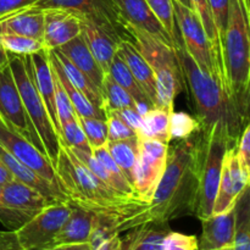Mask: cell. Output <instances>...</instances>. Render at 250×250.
I'll list each match as a JSON object with an SVG mask.
<instances>
[{"mask_svg": "<svg viewBox=\"0 0 250 250\" xmlns=\"http://www.w3.org/2000/svg\"><path fill=\"white\" fill-rule=\"evenodd\" d=\"M117 54L126 62L127 67L131 71L132 76L137 81L139 87L142 88L144 94L148 97L151 104L156 107L155 76H154L153 70L148 65L146 59L139 54L136 46L128 39L119 41V43H117Z\"/></svg>", "mask_w": 250, "mask_h": 250, "instance_id": "22", "label": "cell"}, {"mask_svg": "<svg viewBox=\"0 0 250 250\" xmlns=\"http://www.w3.org/2000/svg\"><path fill=\"white\" fill-rule=\"evenodd\" d=\"M190 4H192V9L194 10L195 14L198 15V17H199L200 21H202L203 27H204L205 29V33H207L208 38H209L215 53L217 54V56H219L220 60H221L222 62L221 43H220L219 36H217L216 28H215V23L214 21H212V16L211 12H210L209 5H208V1L207 0H190Z\"/></svg>", "mask_w": 250, "mask_h": 250, "instance_id": "39", "label": "cell"}, {"mask_svg": "<svg viewBox=\"0 0 250 250\" xmlns=\"http://www.w3.org/2000/svg\"><path fill=\"white\" fill-rule=\"evenodd\" d=\"M0 160L4 163V165L6 166L10 170V172L12 173L15 180L20 181L23 185L29 186L33 189L38 190L41 194H43L44 197L48 199L49 203L54 202H65L67 200V195L65 194L61 188L56 187V186L51 185L50 182L43 178L42 176H39L38 173L34 172L33 170L26 166L24 164H22L21 161L17 160L15 156H12L6 149L2 148L0 146Z\"/></svg>", "mask_w": 250, "mask_h": 250, "instance_id": "21", "label": "cell"}, {"mask_svg": "<svg viewBox=\"0 0 250 250\" xmlns=\"http://www.w3.org/2000/svg\"><path fill=\"white\" fill-rule=\"evenodd\" d=\"M172 5L176 26L185 49L200 70L219 80L227 88L224 66L215 53L198 15L194 10L185 6L177 0H172Z\"/></svg>", "mask_w": 250, "mask_h": 250, "instance_id": "7", "label": "cell"}, {"mask_svg": "<svg viewBox=\"0 0 250 250\" xmlns=\"http://www.w3.org/2000/svg\"><path fill=\"white\" fill-rule=\"evenodd\" d=\"M207 138L205 155L200 172L199 200L195 216L199 220L208 219L212 215L215 198L221 178L222 165H224L225 154L232 148L229 139L220 131H212Z\"/></svg>", "mask_w": 250, "mask_h": 250, "instance_id": "8", "label": "cell"}, {"mask_svg": "<svg viewBox=\"0 0 250 250\" xmlns=\"http://www.w3.org/2000/svg\"><path fill=\"white\" fill-rule=\"evenodd\" d=\"M94 250H122V237L121 234L115 236L107 241L103 242Z\"/></svg>", "mask_w": 250, "mask_h": 250, "instance_id": "49", "label": "cell"}, {"mask_svg": "<svg viewBox=\"0 0 250 250\" xmlns=\"http://www.w3.org/2000/svg\"><path fill=\"white\" fill-rule=\"evenodd\" d=\"M0 146L6 149L17 160L28 166L39 176L45 178L51 185L62 189L58 175H56L55 167L48 159V156L42 153L39 149H37L24 137L10 128L2 121L1 117H0Z\"/></svg>", "mask_w": 250, "mask_h": 250, "instance_id": "13", "label": "cell"}, {"mask_svg": "<svg viewBox=\"0 0 250 250\" xmlns=\"http://www.w3.org/2000/svg\"><path fill=\"white\" fill-rule=\"evenodd\" d=\"M125 26L142 29L165 43L175 45L173 39L165 29L146 0H112Z\"/></svg>", "mask_w": 250, "mask_h": 250, "instance_id": "15", "label": "cell"}, {"mask_svg": "<svg viewBox=\"0 0 250 250\" xmlns=\"http://www.w3.org/2000/svg\"><path fill=\"white\" fill-rule=\"evenodd\" d=\"M205 146L202 131L168 146L165 170L149 202L150 221L168 222L197 214Z\"/></svg>", "mask_w": 250, "mask_h": 250, "instance_id": "1", "label": "cell"}, {"mask_svg": "<svg viewBox=\"0 0 250 250\" xmlns=\"http://www.w3.org/2000/svg\"><path fill=\"white\" fill-rule=\"evenodd\" d=\"M49 50V49H48ZM49 60H50V65L53 67L54 72L58 76L59 81L62 84L63 89L67 93V97L70 99L71 104H72L73 109H75L77 116L81 117H94V119H102L106 120V114L103 109H99L95 105H93L75 85L71 84L70 81L67 80V77L65 76V73L62 72V70L59 66L58 61H56L55 56H54L53 51L49 50Z\"/></svg>", "mask_w": 250, "mask_h": 250, "instance_id": "29", "label": "cell"}, {"mask_svg": "<svg viewBox=\"0 0 250 250\" xmlns=\"http://www.w3.org/2000/svg\"><path fill=\"white\" fill-rule=\"evenodd\" d=\"M177 1L181 2V4H183L185 6L190 7V9H192V4H190V0H177Z\"/></svg>", "mask_w": 250, "mask_h": 250, "instance_id": "53", "label": "cell"}, {"mask_svg": "<svg viewBox=\"0 0 250 250\" xmlns=\"http://www.w3.org/2000/svg\"><path fill=\"white\" fill-rule=\"evenodd\" d=\"M175 49L183 82L192 97L203 134L208 136L216 129L229 139L232 146H237L249 120L238 111L229 89L219 80L198 67L183 46L182 39L175 44Z\"/></svg>", "mask_w": 250, "mask_h": 250, "instance_id": "2", "label": "cell"}, {"mask_svg": "<svg viewBox=\"0 0 250 250\" xmlns=\"http://www.w3.org/2000/svg\"><path fill=\"white\" fill-rule=\"evenodd\" d=\"M92 154L93 156L102 164L103 167L105 168L106 173L109 175L110 187H111L112 189L116 190L120 194L126 195V197H136L133 186H132L131 183L127 181V178L125 177L122 171L120 170L119 166L116 165L114 159L111 158V155H110L109 151H107L106 146H100V148L93 149Z\"/></svg>", "mask_w": 250, "mask_h": 250, "instance_id": "33", "label": "cell"}, {"mask_svg": "<svg viewBox=\"0 0 250 250\" xmlns=\"http://www.w3.org/2000/svg\"><path fill=\"white\" fill-rule=\"evenodd\" d=\"M195 236L170 231L164 239V250H199V243Z\"/></svg>", "mask_w": 250, "mask_h": 250, "instance_id": "43", "label": "cell"}, {"mask_svg": "<svg viewBox=\"0 0 250 250\" xmlns=\"http://www.w3.org/2000/svg\"><path fill=\"white\" fill-rule=\"evenodd\" d=\"M170 231L168 222H146L127 231L122 250H164V239Z\"/></svg>", "mask_w": 250, "mask_h": 250, "instance_id": "25", "label": "cell"}, {"mask_svg": "<svg viewBox=\"0 0 250 250\" xmlns=\"http://www.w3.org/2000/svg\"><path fill=\"white\" fill-rule=\"evenodd\" d=\"M249 187L243 190L234 205L236 225L232 250H250V199Z\"/></svg>", "mask_w": 250, "mask_h": 250, "instance_id": "31", "label": "cell"}, {"mask_svg": "<svg viewBox=\"0 0 250 250\" xmlns=\"http://www.w3.org/2000/svg\"><path fill=\"white\" fill-rule=\"evenodd\" d=\"M81 23L76 15L62 9L44 10L43 43L46 49L59 48L80 36Z\"/></svg>", "mask_w": 250, "mask_h": 250, "instance_id": "16", "label": "cell"}, {"mask_svg": "<svg viewBox=\"0 0 250 250\" xmlns=\"http://www.w3.org/2000/svg\"><path fill=\"white\" fill-rule=\"evenodd\" d=\"M199 131H202V129H200L198 120L188 115L187 112L172 111L168 116L170 141H172V139H176V141L187 139Z\"/></svg>", "mask_w": 250, "mask_h": 250, "instance_id": "35", "label": "cell"}, {"mask_svg": "<svg viewBox=\"0 0 250 250\" xmlns=\"http://www.w3.org/2000/svg\"><path fill=\"white\" fill-rule=\"evenodd\" d=\"M243 1H244V4L247 5V6H249V0H243Z\"/></svg>", "mask_w": 250, "mask_h": 250, "instance_id": "55", "label": "cell"}, {"mask_svg": "<svg viewBox=\"0 0 250 250\" xmlns=\"http://www.w3.org/2000/svg\"><path fill=\"white\" fill-rule=\"evenodd\" d=\"M1 189H2V186H0V204H1Z\"/></svg>", "mask_w": 250, "mask_h": 250, "instance_id": "54", "label": "cell"}, {"mask_svg": "<svg viewBox=\"0 0 250 250\" xmlns=\"http://www.w3.org/2000/svg\"><path fill=\"white\" fill-rule=\"evenodd\" d=\"M107 75H109L120 87L124 88V89L131 95V98L134 100V103H136V110L142 115V116H144L151 107H155L151 104L150 100L148 99V97L144 94L142 88L139 87L137 81L134 80V77L132 76L131 71L127 67L126 62L120 58L119 54L115 55L114 60L110 63Z\"/></svg>", "mask_w": 250, "mask_h": 250, "instance_id": "27", "label": "cell"}, {"mask_svg": "<svg viewBox=\"0 0 250 250\" xmlns=\"http://www.w3.org/2000/svg\"><path fill=\"white\" fill-rule=\"evenodd\" d=\"M171 112L163 107H151L143 116L139 138H150L170 144L168 136V116Z\"/></svg>", "mask_w": 250, "mask_h": 250, "instance_id": "32", "label": "cell"}, {"mask_svg": "<svg viewBox=\"0 0 250 250\" xmlns=\"http://www.w3.org/2000/svg\"><path fill=\"white\" fill-rule=\"evenodd\" d=\"M14 180V176L10 172L9 168L4 165L1 160H0V186H4L9 183L10 181Z\"/></svg>", "mask_w": 250, "mask_h": 250, "instance_id": "51", "label": "cell"}, {"mask_svg": "<svg viewBox=\"0 0 250 250\" xmlns=\"http://www.w3.org/2000/svg\"><path fill=\"white\" fill-rule=\"evenodd\" d=\"M39 9H62L87 20L106 31L116 41L128 39L126 26L121 21L112 0H38Z\"/></svg>", "mask_w": 250, "mask_h": 250, "instance_id": "9", "label": "cell"}, {"mask_svg": "<svg viewBox=\"0 0 250 250\" xmlns=\"http://www.w3.org/2000/svg\"><path fill=\"white\" fill-rule=\"evenodd\" d=\"M56 50L63 54L76 67L80 68L84 75H87L90 78V81L102 90L105 72L102 70L99 63L97 62L94 56L92 55L88 46L85 45L82 37H76L72 41L56 48Z\"/></svg>", "mask_w": 250, "mask_h": 250, "instance_id": "26", "label": "cell"}, {"mask_svg": "<svg viewBox=\"0 0 250 250\" xmlns=\"http://www.w3.org/2000/svg\"><path fill=\"white\" fill-rule=\"evenodd\" d=\"M44 10L23 7L0 17V34H19L43 42Z\"/></svg>", "mask_w": 250, "mask_h": 250, "instance_id": "20", "label": "cell"}, {"mask_svg": "<svg viewBox=\"0 0 250 250\" xmlns=\"http://www.w3.org/2000/svg\"><path fill=\"white\" fill-rule=\"evenodd\" d=\"M154 14L159 19V21L163 23L167 33L173 39V43H177L181 41L180 32L175 21V14H173L172 0H146Z\"/></svg>", "mask_w": 250, "mask_h": 250, "instance_id": "38", "label": "cell"}, {"mask_svg": "<svg viewBox=\"0 0 250 250\" xmlns=\"http://www.w3.org/2000/svg\"><path fill=\"white\" fill-rule=\"evenodd\" d=\"M128 41L146 59L156 82V107L173 111V103L182 90L183 77L175 45L134 27L126 26Z\"/></svg>", "mask_w": 250, "mask_h": 250, "instance_id": "5", "label": "cell"}, {"mask_svg": "<svg viewBox=\"0 0 250 250\" xmlns=\"http://www.w3.org/2000/svg\"><path fill=\"white\" fill-rule=\"evenodd\" d=\"M105 146L127 181L133 186L134 167L139 153V137L122 141H107Z\"/></svg>", "mask_w": 250, "mask_h": 250, "instance_id": "30", "label": "cell"}, {"mask_svg": "<svg viewBox=\"0 0 250 250\" xmlns=\"http://www.w3.org/2000/svg\"><path fill=\"white\" fill-rule=\"evenodd\" d=\"M51 51H53L59 66L62 70V72L65 73L67 80L71 82V84L75 85L93 105L104 110V97H103L102 90L90 81V78L87 75H84L80 68L76 67L63 54H61L56 49H53Z\"/></svg>", "mask_w": 250, "mask_h": 250, "instance_id": "28", "label": "cell"}, {"mask_svg": "<svg viewBox=\"0 0 250 250\" xmlns=\"http://www.w3.org/2000/svg\"><path fill=\"white\" fill-rule=\"evenodd\" d=\"M53 70V67H51ZM54 87H55V104H56V112H58V120L59 124H65V122L72 121V120L77 119V114H76L75 109H73L72 104H71L70 99L67 97V93L63 89L62 84L59 81L58 76L54 72Z\"/></svg>", "mask_w": 250, "mask_h": 250, "instance_id": "41", "label": "cell"}, {"mask_svg": "<svg viewBox=\"0 0 250 250\" xmlns=\"http://www.w3.org/2000/svg\"><path fill=\"white\" fill-rule=\"evenodd\" d=\"M222 65L229 95L238 111L249 120V7L243 0H229V23L222 39Z\"/></svg>", "mask_w": 250, "mask_h": 250, "instance_id": "3", "label": "cell"}, {"mask_svg": "<svg viewBox=\"0 0 250 250\" xmlns=\"http://www.w3.org/2000/svg\"><path fill=\"white\" fill-rule=\"evenodd\" d=\"M77 121L89 143L90 148L97 149L105 146L107 142L106 120L94 119V117L77 116Z\"/></svg>", "mask_w": 250, "mask_h": 250, "instance_id": "37", "label": "cell"}, {"mask_svg": "<svg viewBox=\"0 0 250 250\" xmlns=\"http://www.w3.org/2000/svg\"><path fill=\"white\" fill-rule=\"evenodd\" d=\"M249 180L250 177L243 172L241 167L236 146H232L225 154L212 215L225 214L233 209L239 195L247 187H249Z\"/></svg>", "mask_w": 250, "mask_h": 250, "instance_id": "14", "label": "cell"}, {"mask_svg": "<svg viewBox=\"0 0 250 250\" xmlns=\"http://www.w3.org/2000/svg\"><path fill=\"white\" fill-rule=\"evenodd\" d=\"M31 61L37 89L43 99L49 116L56 129V133L60 138V124H59L58 112H56L55 87H54L53 70H51L50 60H49V50L44 48L37 53L31 54Z\"/></svg>", "mask_w": 250, "mask_h": 250, "instance_id": "19", "label": "cell"}, {"mask_svg": "<svg viewBox=\"0 0 250 250\" xmlns=\"http://www.w3.org/2000/svg\"><path fill=\"white\" fill-rule=\"evenodd\" d=\"M70 215L53 241L51 247L62 244L88 243L95 212L73 200L67 199Z\"/></svg>", "mask_w": 250, "mask_h": 250, "instance_id": "18", "label": "cell"}, {"mask_svg": "<svg viewBox=\"0 0 250 250\" xmlns=\"http://www.w3.org/2000/svg\"><path fill=\"white\" fill-rule=\"evenodd\" d=\"M7 65H9V51H6L0 45V70H2Z\"/></svg>", "mask_w": 250, "mask_h": 250, "instance_id": "52", "label": "cell"}, {"mask_svg": "<svg viewBox=\"0 0 250 250\" xmlns=\"http://www.w3.org/2000/svg\"><path fill=\"white\" fill-rule=\"evenodd\" d=\"M81 33L80 36L84 41L85 45L88 46L89 51L105 75L109 72V67L111 61L114 60L115 55L117 54V43L119 41L110 36L106 31L100 28L97 24L87 21V20L80 19Z\"/></svg>", "mask_w": 250, "mask_h": 250, "instance_id": "23", "label": "cell"}, {"mask_svg": "<svg viewBox=\"0 0 250 250\" xmlns=\"http://www.w3.org/2000/svg\"><path fill=\"white\" fill-rule=\"evenodd\" d=\"M43 250H92L89 243H78V244H62V246L50 247Z\"/></svg>", "mask_w": 250, "mask_h": 250, "instance_id": "50", "label": "cell"}, {"mask_svg": "<svg viewBox=\"0 0 250 250\" xmlns=\"http://www.w3.org/2000/svg\"><path fill=\"white\" fill-rule=\"evenodd\" d=\"M106 114H112L116 117H119L122 122L131 127L133 131L137 132L138 134L139 129L142 127V122H143V116L137 111L136 109L132 107H126V109H119V110H107Z\"/></svg>", "mask_w": 250, "mask_h": 250, "instance_id": "46", "label": "cell"}, {"mask_svg": "<svg viewBox=\"0 0 250 250\" xmlns=\"http://www.w3.org/2000/svg\"><path fill=\"white\" fill-rule=\"evenodd\" d=\"M202 221L199 250H224L233 246L236 211L234 208L225 214L211 215Z\"/></svg>", "mask_w": 250, "mask_h": 250, "instance_id": "17", "label": "cell"}, {"mask_svg": "<svg viewBox=\"0 0 250 250\" xmlns=\"http://www.w3.org/2000/svg\"><path fill=\"white\" fill-rule=\"evenodd\" d=\"M9 66L27 115L43 143L46 156L51 164L55 165L60 151V138L37 89L31 55H16L9 53Z\"/></svg>", "mask_w": 250, "mask_h": 250, "instance_id": "6", "label": "cell"}, {"mask_svg": "<svg viewBox=\"0 0 250 250\" xmlns=\"http://www.w3.org/2000/svg\"><path fill=\"white\" fill-rule=\"evenodd\" d=\"M0 250H23L14 231H0Z\"/></svg>", "mask_w": 250, "mask_h": 250, "instance_id": "48", "label": "cell"}, {"mask_svg": "<svg viewBox=\"0 0 250 250\" xmlns=\"http://www.w3.org/2000/svg\"><path fill=\"white\" fill-rule=\"evenodd\" d=\"M0 45L16 55H31L45 48L43 42L19 34H0Z\"/></svg>", "mask_w": 250, "mask_h": 250, "instance_id": "36", "label": "cell"}, {"mask_svg": "<svg viewBox=\"0 0 250 250\" xmlns=\"http://www.w3.org/2000/svg\"><path fill=\"white\" fill-rule=\"evenodd\" d=\"M54 167L67 199L94 212L117 207L133 198L120 194L105 185L81 164L72 151L61 142L58 160Z\"/></svg>", "mask_w": 250, "mask_h": 250, "instance_id": "4", "label": "cell"}, {"mask_svg": "<svg viewBox=\"0 0 250 250\" xmlns=\"http://www.w3.org/2000/svg\"><path fill=\"white\" fill-rule=\"evenodd\" d=\"M38 0H0V17L16 10L32 6Z\"/></svg>", "mask_w": 250, "mask_h": 250, "instance_id": "47", "label": "cell"}, {"mask_svg": "<svg viewBox=\"0 0 250 250\" xmlns=\"http://www.w3.org/2000/svg\"><path fill=\"white\" fill-rule=\"evenodd\" d=\"M209 5L210 12H211L212 21L215 23L217 36H219L220 43H221V54H222V39H224L225 32H226L227 23H229V0H207Z\"/></svg>", "mask_w": 250, "mask_h": 250, "instance_id": "42", "label": "cell"}, {"mask_svg": "<svg viewBox=\"0 0 250 250\" xmlns=\"http://www.w3.org/2000/svg\"><path fill=\"white\" fill-rule=\"evenodd\" d=\"M50 203L38 190L20 181L12 180L2 186L1 205L34 216Z\"/></svg>", "mask_w": 250, "mask_h": 250, "instance_id": "24", "label": "cell"}, {"mask_svg": "<svg viewBox=\"0 0 250 250\" xmlns=\"http://www.w3.org/2000/svg\"><path fill=\"white\" fill-rule=\"evenodd\" d=\"M60 142L68 148L92 153V148H90L77 119L60 125Z\"/></svg>", "mask_w": 250, "mask_h": 250, "instance_id": "40", "label": "cell"}, {"mask_svg": "<svg viewBox=\"0 0 250 250\" xmlns=\"http://www.w3.org/2000/svg\"><path fill=\"white\" fill-rule=\"evenodd\" d=\"M168 144L150 138H139V153L134 167L136 197L149 203L165 170Z\"/></svg>", "mask_w": 250, "mask_h": 250, "instance_id": "11", "label": "cell"}, {"mask_svg": "<svg viewBox=\"0 0 250 250\" xmlns=\"http://www.w3.org/2000/svg\"><path fill=\"white\" fill-rule=\"evenodd\" d=\"M236 148L242 170L250 177V125H247L243 129Z\"/></svg>", "mask_w": 250, "mask_h": 250, "instance_id": "45", "label": "cell"}, {"mask_svg": "<svg viewBox=\"0 0 250 250\" xmlns=\"http://www.w3.org/2000/svg\"><path fill=\"white\" fill-rule=\"evenodd\" d=\"M0 117L10 128L45 154L43 143L24 109L9 65L0 70Z\"/></svg>", "mask_w": 250, "mask_h": 250, "instance_id": "12", "label": "cell"}, {"mask_svg": "<svg viewBox=\"0 0 250 250\" xmlns=\"http://www.w3.org/2000/svg\"><path fill=\"white\" fill-rule=\"evenodd\" d=\"M68 215L70 205L67 204V200L50 203L15 231V234L23 250L50 248Z\"/></svg>", "mask_w": 250, "mask_h": 250, "instance_id": "10", "label": "cell"}, {"mask_svg": "<svg viewBox=\"0 0 250 250\" xmlns=\"http://www.w3.org/2000/svg\"><path fill=\"white\" fill-rule=\"evenodd\" d=\"M107 124V141H122L138 136L136 131L122 122L119 117L112 114H106Z\"/></svg>", "mask_w": 250, "mask_h": 250, "instance_id": "44", "label": "cell"}, {"mask_svg": "<svg viewBox=\"0 0 250 250\" xmlns=\"http://www.w3.org/2000/svg\"><path fill=\"white\" fill-rule=\"evenodd\" d=\"M103 97H104V110L106 114L107 110H119L132 107L136 109V103L132 99L131 95L120 87L109 75L104 76L103 80Z\"/></svg>", "mask_w": 250, "mask_h": 250, "instance_id": "34", "label": "cell"}]
</instances>
